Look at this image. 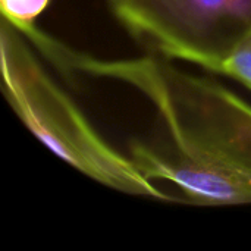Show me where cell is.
Listing matches in <instances>:
<instances>
[{"label":"cell","mask_w":251,"mask_h":251,"mask_svg":"<svg viewBox=\"0 0 251 251\" xmlns=\"http://www.w3.org/2000/svg\"><path fill=\"white\" fill-rule=\"evenodd\" d=\"M51 44L71 68L128 84L156 107L163 134L131 146L147 179L172 184L199 206L251 204V104L162 56L103 60Z\"/></svg>","instance_id":"6da1fadb"},{"label":"cell","mask_w":251,"mask_h":251,"mask_svg":"<svg viewBox=\"0 0 251 251\" xmlns=\"http://www.w3.org/2000/svg\"><path fill=\"white\" fill-rule=\"evenodd\" d=\"M3 93L19 119L57 157L112 190L165 201L176 199L147 179L131 157L112 147L68 93L49 75L24 34L1 18Z\"/></svg>","instance_id":"7a4b0ae2"},{"label":"cell","mask_w":251,"mask_h":251,"mask_svg":"<svg viewBox=\"0 0 251 251\" xmlns=\"http://www.w3.org/2000/svg\"><path fill=\"white\" fill-rule=\"evenodd\" d=\"M115 15L160 56L216 74L251 35V0H124Z\"/></svg>","instance_id":"3957f363"},{"label":"cell","mask_w":251,"mask_h":251,"mask_svg":"<svg viewBox=\"0 0 251 251\" xmlns=\"http://www.w3.org/2000/svg\"><path fill=\"white\" fill-rule=\"evenodd\" d=\"M50 0H0L1 18L15 26L34 25V21L47 9Z\"/></svg>","instance_id":"277c9868"},{"label":"cell","mask_w":251,"mask_h":251,"mask_svg":"<svg viewBox=\"0 0 251 251\" xmlns=\"http://www.w3.org/2000/svg\"><path fill=\"white\" fill-rule=\"evenodd\" d=\"M219 74L231 76L251 90V35L225 60Z\"/></svg>","instance_id":"5b68a950"},{"label":"cell","mask_w":251,"mask_h":251,"mask_svg":"<svg viewBox=\"0 0 251 251\" xmlns=\"http://www.w3.org/2000/svg\"><path fill=\"white\" fill-rule=\"evenodd\" d=\"M107 1H109V6L112 7V10H113V12H116V10L121 7V4H122V1H124V0H107Z\"/></svg>","instance_id":"8992f818"}]
</instances>
